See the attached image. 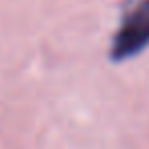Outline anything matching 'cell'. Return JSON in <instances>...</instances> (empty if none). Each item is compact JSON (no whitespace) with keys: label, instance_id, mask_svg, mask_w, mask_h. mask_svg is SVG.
Listing matches in <instances>:
<instances>
[{"label":"cell","instance_id":"cell-1","mask_svg":"<svg viewBox=\"0 0 149 149\" xmlns=\"http://www.w3.org/2000/svg\"><path fill=\"white\" fill-rule=\"evenodd\" d=\"M149 47V0H125L120 23L110 41V59L114 63L133 59Z\"/></svg>","mask_w":149,"mask_h":149}]
</instances>
